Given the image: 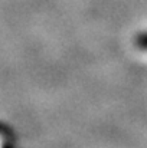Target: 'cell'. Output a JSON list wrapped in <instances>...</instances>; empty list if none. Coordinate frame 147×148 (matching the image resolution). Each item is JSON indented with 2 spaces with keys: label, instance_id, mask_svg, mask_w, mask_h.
Masks as SVG:
<instances>
[{
  "label": "cell",
  "instance_id": "obj_1",
  "mask_svg": "<svg viewBox=\"0 0 147 148\" xmlns=\"http://www.w3.org/2000/svg\"><path fill=\"white\" fill-rule=\"evenodd\" d=\"M137 46L140 49L143 50H147V35H140L137 38Z\"/></svg>",
  "mask_w": 147,
  "mask_h": 148
}]
</instances>
